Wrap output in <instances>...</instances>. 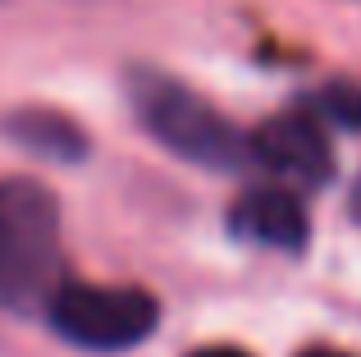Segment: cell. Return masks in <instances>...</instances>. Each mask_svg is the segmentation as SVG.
I'll list each match as a JSON object with an SVG mask.
<instances>
[{
	"label": "cell",
	"instance_id": "8",
	"mask_svg": "<svg viewBox=\"0 0 361 357\" xmlns=\"http://www.w3.org/2000/svg\"><path fill=\"white\" fill-rule=\"evenodd\" d=\"M192 357H252V353H243V349H233V344H215V349H197Z\"/></svg>",
	"mask_w": 361,
	"mask_h": 357
},
{
	"label": "cell",
	"instance_id": "7",
	"mask_svg": "<svg viewBox=\"0 0 361 357\" xmlns=\"http://www.w3.org/2000/svg\"><path fill=\"white\" fill-rule=\"evenodd\" d=\"M307 110L325 128H348V133H361V83H353V78L325 83L320 92H311V97H307Z\"/></svg>",
	"mask_w": 361,
	"mask_h": 357
},
{
	"label": "cell",
	"instance_id": "6",
	"mask_svg": "<svg viewBox=\"0 0 361 357\" xmlns=\"http://www.w3.org/2000/svg\"><path fill=\"white\" fill-rule=\"evenodd\" d=\"M0 138H9L14 147H23L27 156H42L55 165H82L92 152L87 128L73 115L51 106H18L0 115Z\"/></svg>",
	"mask_w": 361,
	"mask_h": 357
},
{
	"label": "cell",
	"instance_id": "2",
	"mask_svg": "<svg viewBox=\"0 0 361 357\" xmlns=\"http://www.w3.org/2000/svg\"><path fill=\"white\" fill-rule=\"evenodd\" d=\"M64 284L60 202L37 178H0V307L46 316Z\"/></svg>",
	"mask_w": 361,
	"mask_h": 357
},
{
	"label": "cell",
	"instance_id": "5",
	"mask_svg": "<svg viewBox=\"0 0 361 357\" xmlns=\"http://www.w3.org/2000/svg\"><path fill=\"white\" fill-rule=\"evenodd\" d=\"M229 234L252 248L270 252H302L311 234V215L298 188L283 183H261L238 193V202L229 206Z\"/></svg>",
	"mask_w": 361,
	"mask_h": 357
},
{
	"label": "cell",
	"instance_id": "3",
	"mask_svg": "<svg viewBox=\"0 0 361 357\" xmlns=\"http://www.w3.org/2000/svg\"><path fill=\"white\" fill-rule=\"evenodd\" d=\"M46 321L60 339L78 344L87 353H123L137 349L160 321V307L147 289L133 284H82L64 279L55 289Z\"/></svg>",
	"mask_w": 361,
	"mask_h": 357
},
{
	"label": "cell",
	"instance_id": "10",
	"mask_svg": "<svg viewBox=\"0 0 361 357\" xmlns=\"http://www.w3.org/2000/svg\"><path fill=\"white\" fill-rule=\"evenodd\" d=\"M302 357H353V353H338V349H307Z\"/></svg>",
	"mask_w": 361,
	"mask_h": 357
},
{
	"label": "cell",
	"instance_id": "9",
	"mask_svg": "<svg viewBox=\"0 0 361 357\" xmlns=\"http://www.w3.org/2000/svg\"><path fill=\"white\" fill-rule=\"evenodd\" d=\"M348 211H353V220H361V174H357L353 193H348Z\"/></svg>",
	"mask_w": 361,
	"mask_h": 357
},
{
	"label": "cell",
	"instance_id": "4",
	"mask_svg": "<svg viewBox=\"0 0 361 357\" xmlns=\"http://www.w3.org/2000/svg\"><path fill=\"white\" fill-rule=\"evenodd\" d=\"M252 165L274 174L283 188H320L334 178V152H329V133L307 106L279 110L252 133Z\"/></svg>",
	"mask_w": 361,
	"mask_h": 357
},
{
	"label": "cell",
	"instance_id": "1",
	"mask_svg": "<svg viewBox=\"0 0 361 357\" xmlns=\"http://www.w3.org/2000/svg\"><path fill=\"white\" fill-rule=\"evenodd\" d=\"M128 101L137 124L165 152L206 165V170H247L252 165V138L174 73L156 69V64H133Z\"/></svg>",
	"mask_w": 361,
	"mask_h": 357
}]
</instances>
